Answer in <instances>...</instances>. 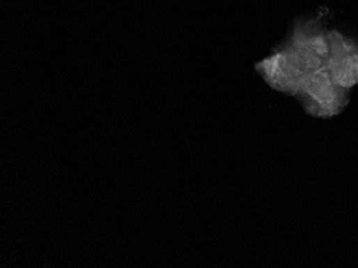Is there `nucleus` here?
<instances>
[{"label": "nucleus", "instance_id": "1", "mask_svg": "<svg viewBox=\"0 0 358 268\" xmlns=\"http://www.w3.org/2000/svg\"><path fill=\"white\" fill-rule=\"evenodd\" d=\"M348 91L336 83L325 65L306 79L296 95L312 116L332 118L347 106Z\"/></svg>", "mask_w": 358, "mask_h": 268}, {"label": "nucleus", "instance_id": "2", "mask_svg": "<svg viewBox=\"0 0 358 268\" xmlns=\"http://www.w3.org/2000/svg\"><path fill=\"white\" fill-rule=\"evenodd\" d=\"M329 56L326 67L342 88L358 85V41L334 31L328 33Z\"/></svg>", "mask_w": 358, "mask_h": 268}]
</instances>
